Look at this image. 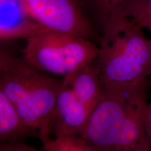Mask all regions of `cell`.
I'll return each mask as SVG.
<instances>
[{"label":"cell","instance_id":"obj_1","mask_svg":"<svg viewBox=\"0 0 151 151\" xmlns=\"http://www.w3.org/2000/svg\"><path fill=\"white\" fill-rule=\"evenodd\" d=\"M150 84L104 87L81 136L98 151H151L144 121Z\"/></svg>","mask_w":151,"mask_h":151},{"label":"cell","instance_id":"obj_2","mask_svg":"<svg viewBox=\"0 0 151 151\" xmlns=\"http://www.w3.org/2000/svg\"><path fill=\"white\" fill-rule=\"evenodd\" d=\"M97 62L104 87L150 81L151 39L127 15L101 25Z\"/></svg>","mask_w":151,"mask_h":151},{"label":"cell","instance_id":"obj_3","mask_svg":"<svg viewBox=\"0 0 151 151\" xmlns=\"http://www.w3.org/2000/svg\"><path fill=\"white\" fill-rule=\"evenodd\" d=\"M62 83V80L36 69L22 57L1 50L0 92L39 133V138L50 135V118Z\"/></svg>","mask_w":151,"mask_h":151},{"label":"cell","instance_id":"obj_4","mask_svg":"<svg viewBox=\"0 0 151 151\" xmlns=\"http://www.w3.org/2000/svg\"><path fill=\"white\" fill-rule=\"evenodd\" d=\"M22 52L36 69L65 77L97 59L99 48L86 38L46 29L26 39Z\"/></svg>","mask_w":151,"mask_h":151},{"label":"cell","instance_id":"obj_5","mask_svg":"<svg viewBox=\"0 0 151 151\" xmlns=\"http://www.w3.org/2000/svg\"><path fill=\"white\" fill-rule=\"evenodd\" d=\"M30 14L43 27L90 39L93 30L79 0H24Z\"/></svg>","mask_w":151,"mask_h":151},{"label":"cell","instance_id":"obj_6","mask_svg":"<svg viewBox=\"0 0 151 151\" xmlns=\"http://www.w3.org/2000/svg\"><path fill=\"white\" fill-rule=\"evenodd\" d=\"M92 111L75 96L62 81L50 122V134L52 137L82 135Z\"/></svg>","mask_w":151,"mask_h":151},{"label":"cell","instance_id":"obj_7","mask_svg":"<svg viewBox=\"0 0 151 151\" xmlns=\"http://www.w3.org/2000/svg\"><path fill=\"white\" fill-rule=\"evenodd\" d=\"M48 29L30 14L24 0H0V39H25Z\"/></svg>","mask_w":151,"mask_h":151},{"label":"cell","instance_id":"obj_8","mask_svg":"<svg viewBox=\"0 0 151 151\" xmlns=\"http://www.w3.org/2000/svg\"><path fill=\"white\" fill-rule=\"evenodd\" d=\"M62 81L81 102L92 110L104 95V88L97 58L65 76Z\"/></svg>","mask_w":151,"mask_h":151},{"label":"cell","instance_id":"obj_9","mask_svg":"<svg viewBox=\"0 0 151 151\" xmlns=\"http://www.w3.org/2000/svg\"><path fill=\"white\" fill-rule=\"evenodd\" d=\"M35 130L24 121L15 106L0 92V139L1 142H19ZM36 131V130H35Z\"/></svg>","mask_w":151,"mask_h":151},{"label":"cell","instance_id":"obj_10","mask_svg":"<svg viewBox=\"0 0 151 151\" xmlns=\"http://www.w3.org/2000/svg\"><path fill=\"white\" fill-rule=\"evenodd\" d=\"M45 151H98L81 135L39 137Z\"/></svg>","mask_w":151,"mask_h":151},{"label":"cell","instance_id":"obj_11","mask_svg":"<svg viewBox=\"0 0 151 151\" xmlns=\"http://www.w3.org/2000/svg\"><path fill=\"white\" fill-rule=\"evenodd\" d=\"M101 25L109 20L127 15L129 6L134 0H87Z\"/></svg>","mask_w":151,"mask_h":151},{"label":"cell","instance_id":"obj_12","mask_svg":"<svg viewBox=\"0 0 151 151\" xmlns=\"http://www.w3.org/2000/svg\"><path fill=\"white\" fill-rule=\"evenodd\" d=\"M127 16L143 29L148 30L151 35V14L143 9L131 5L127 11Z\"/></svg>","mask_w":151,"mask_h":151},{"label":"cell","instance_id":"obj_13","mask_svg":"<svg viewBox=\"0 0 151 151\" xmlns=\"http://www.w3.org/2000/svg\"><path fill=\"white\" fill-rule=\"evenodd\" d=\"M0 151H32V146L23 141L1 142Z\"/></svg>","mask_w":151,"mask_h":151},{"label":"cell","instance_id":"obj_14","mask_svg":"<svg viewBox=\"0 0 151 151\" xmlns=\"http://www.w3.org/2000/svg\"><path fill=\"white\" fill-rule=\"evenodd\" d=\"M145 127L147 134L151 140V99L147 104L145 113Z\"/></svg>","mask_w":151,"mask_h":151},{"label":"cell","instance_id":"obj_15","mask_svg":"<svg viewBox=\"0 0 151 151\" xmlns=\"http://www.w3.org/2000/svg\"><path fill=\"white\" fill-rule=\"evenodd\" d=\"M131 5L139 7L151 14V0H134Z\"/></svg>","mask_w":151,"mask_h":151},{"label":"cell","instance_id":"obj_16","mask_svg":"<svg viewBox=\"0 0 151 151\" xmlns=\"http://www.w3.org/2000/svg\"><path fill=\"white\" fill-rule=\"evenodd\" d=\"M150 83H151V78L150 79Z\"/></svg>","mask_w":151,"mask_h":151}]
</instances>
